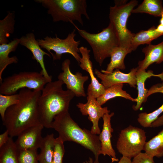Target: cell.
<instances>
[{"label":"cell","instance_id":"obj_28","mask_svg":"<svg viewBox=\"0 0 163 163\" xmlns=\"http://www.w3.org/2000/svg\"><path fill=\"white\" fill-rule=\"evenodd\" d=\"M163 112V104L158 108L151 113L142 112L139 113L137 119L138 122L143 127H151V124Z\"/></svg>","mask_w":163,"mask_h":163},{"label":"cell","instance_id":"obj_35","mask_svg":"<svg viewBox=\"0 0 163 163\" xmlns=\"http://www.w3.org/2000/svg\"><path fill=\"white\" fill-rule=\"evenodd\" d=\"M131 158L122 156L117 163H131Z\"/></svg>","mask_w":163,"mask_h":163},{"label":"cell","instance_id":"obj_23","mask_svg":"<svg viewBox=\"0 0 163 163\" xmlns=\"http://www.w3.org/2000/svg\"><path fill=\"white\" fill-rule=\"evenodd\" d=\"M55 138L53 134H47L43 138L38 154L39 163H53L54 144Z\"/></svg>","mask_w":163,"mask_h":163},{"label":"cell","instance_id":"obj_8","mask_svg":"<svg viewBox=\"0 0 163 163\" xmlns=\"http://www.w3.org/2000/svg\"><path fill=\"white\" fill-rule=\"evenodd\" d=\"M75 30L69 33L65 39H61L56 35V37L46 36L43 39L37 40L41 48L46 49L51 55L53 60H60L62 55L68 53L71 55L79 64L81 57L78 46L80 41L75 39Z\"/></svg>","mask_w":163,"mask_h":163},{"label":"cell","instance_id":"obj_10","mask_svg":"<svg viewBox=\"0 0 163 163\" xmlns=\"http://www.w3.org/2000/svg\"><path fill=\"white\" fill-rule=\"evenodd\" d=\"M70 60L65 59L62 64V72L58 77V80L66 84L67 89L72 92L77 97H85L84 85L89 78L88 75H83L82 73L77 72L74 74L71 72L70 66Z\"/></svg>","mask_w":163,"mask_h":163},{"label":"cell","instance_id":"obj_1","mask_svg":"<svg viewBox=\"0 0 163 163\" xmlns=\"http://www.w3.org/2000/svg\"><path fill=\"white\" fill-rule=\"evenodd\" d=\"M41 93L26 88L19 90L18 102L7 109L2 121L10 136H18L27 129L41 124L38 108Z\"/></svg>","mask_w":163,"mask_h":163},{"label":"cell","instance_id":"obj_34","mask_svg":"<svg viewBox=\"0 0 163 163\" xmlns=\"http://www.w3.org/2000/svg\"><path fill=\"white\" fill-rule=\"evenodd\" d=\"M163 126V114L159 117L151 125V127H156Z\"/></svg>","mask_w":163,"mask_h":163},{"label":"cell","instance_id":"obj_25","mask_svg":"<svg viewBox=\"0 0 163 163\" xmlns=\"http://www.w3.org/2000/svg\"><path fill=\"white\" fill-rule=\"evenodd\" d=\"M143 150L145 153L153 158L163 157V129L146 142Z\"/></svg>","mask_w":163,"mask_h":163},{"label":"cell","instance_id":"obj_11","mask_svg":"<svg viewBox=\"0 0 163 163\" xmlns=\"http://www.w3.org/2000/svg\"><path fill=\"white\" fill-rule=\"evenodd\" d=\"M87 102L85 104L79 103L77 106L83 115L88 116V119L92 124L90 130L91 133L99 134L101 130L98 125L99 120L104 115L109 113L110 110L107 107H102L97 99L91 94L87 93Z\"/></svg>","mask_w":163,"mask_h":163},{"label":"cell","instance_id":"obj_22","mask_svg":"<svg viewBox=\"0 0 163 163\" xmlns=\"http://www.w3.org/2000/svg\"><path fill=\"white\" fill-rule=\"evenodd\" d=\"M123 84H117L106 88L104 93L97 98V101L101 106L109 100L120 97L136 102V98L132 97L126 91L123 90Z\"/></svg>","mask_w":163,"mask_h":163},{"label":"cell","instance_id":"obj_27","mask_svg":"<svg viewBox=\"0 0 163 163\" xmlns=\"http://www.w3.org/2000/svg\"><path fill=\"white\" fill-rule=\"evenodd\" d=\"M14 13L9 11L7 16L0 21V44L8 43V38L14 31Z\"/></svg>","mask_w":163,"mask_h":163},{"label":"cell","instance_id":"obj_32","mask_svg":"<svg viewBox=\"0 0 163 163\" xmlns=\"http://www.w3.org/2000/svg\"><path fill=\"white\" fill-rule=\"evenodd\" d=\"M131 163H155L153 158L145 153L141 152L133 158Z\"/></svg>","mask_w":163,"mask_h":163},{"label":"cell","instance_id":"obj_12","mask_svg":"<svg viewBox=\"0 0 163 163\" xmlns=\"http://www.w3.org/2000/svg\"><path fill=\"white\" fill-rule=\"evenodd\" d=\"M43 127L40 124L28 128L20 134L14 142L18 150L40 148L43 138L42 136Z\"/></svg>","mask_w":163,"mask_h":163},{"label":"cell","instance_id":"obj_2","mask_svg":"<svg viewBox=\"0 0 163 163\" xmlns=\"http://www.w3.org/2000/svg\"><path fill=\"white\" fill-rule=\"evenodd\" d=\"M64 83L60 80L47 83L41 91L38 101V108L41 124L51 128L55 117L68 111L71 101L75 96L71 91L65 90Z\"/></svg>","mask_w":163,"mask_h":163},{"label":"cell","instance_id":"obj_21","mask_svg":"<svg viewBox=\"0 0 163 163\" xmlns=\"http://www.w3.org/2000/svg\"><path fill=\"white\" fill-rule=\"evenodd\" d=\"M163 35L157 32L156 27L153 26L147 30H141L136 34H134L131 43V48L135 50L139 46L146 44H151L152 41Z\"/></svg>","mask_w":163,"mask_h":163},{"label":"cell","instance_id":"obj_37","mask_svg":"<svg viewBox=\"0 0 163 163\" xmlns=\"http://www.w3.org/2000/svg\"><path fill=\"white\" fill-rule=\"evenodd\" d=\"M161 18L160 20V24L163 25V13L162 14L161 16Z\"/></svg>","mask_w":163,"mask_h":163},{"label":"cell","instance_id":"obj_30","mask_svg":"<svg viewBox=\"0 0 163 163\" xmlns=\"http://www.w3.org/2000/svg\"><path fill=\"white\" fill-rule=\"evenodd\" d=\"M37 150L27 149L18 150L19 163H37Z\"/></svg>","mask_w":163,"mask_h":163},{"label":"cell","instance_id":"obj_33","mask_svg":"<svg viewBox=\"0 0 163 163\" xmlns=\"http://www.w3.org/2000/svg\"><path fill=\"white\" fill-rule=\"evenodd\" d=\"M10 137L9 133L6 130L0 135V148L7 142Z\"/></svg>","mask_w":163,"mask_h":163},{"label":"cell","instance_id":"obj_15","mask_svg":"<svg viewBox=\"0 0 163 163\" xmlns=\"http://www.w3.org/2000/svg\"><path fill=\"white\" fill-rule=\"evenodd\" d=\"M20 44L29 50L33 54L32 59L39 63L41 68L40 72L50 82L52 81V76L50 75L46 69L44 61V56L50 57V54L42 50L33 33H29L20 38Z\"/></svg>","mask_w":163,"mask_h":163},{"label":"cell","instance_id":"obj_19","mask_svg":"<svg viewBox=\"0 0 163 163\" xmlns=\"http://www.w3.org/2000/svg\"><path fill=\"white\" fill-rule=\"evenodd\" d=\"M20 39L14 38L7 43L0 44V83L2 81V74L7 66L12 63H16L18 59L15 56L9 57L10 53L15 51L20 44Z\"/></svg>","mask_w":163,"mask_h":163},{"label":"cell","instance_id":"obj_26","mask_svg":"<svg viewBox=\"0 0 163 163\" xmlns=\"http://www.w3.org/2000/svg\"><path fill=\"white\" fill-rule=\"evenodd\" d=\"M0 163H19L18 150L12 137L0 148Z\"/></svg>","mask_w":163,"mask_h":163},{"label":"cell","instance_id":"obj_14","mask_svg":"<svg viewBox=\"0 0 163 163\" xmlns=\"http://www.w3.org/2000/svg\"><path fill=\"white\" fill-rule=\"evenodd\" d=\"M82 57L80 61L79 66L82 69L87 72L91 79V82L88 85L87 93L91 94L96 98L104 94L106 88L99 82L95 77L93 72L92 63L90 60V50L83 46L79 48Z\"/></svg>","mask_w":163,"mask_h":163},{"label":"cell","instance_id":"obj_20","mask_svg":"<svg viewBox=\"0 0 163 163\" xmlns=\"http://www.w3.org/2000/svg\"><path fill=\"white\" fill-rule=\"evenodd\" d=\"M132 52L125 48L118 46L115 48L111 53L110 60L108 64L106 70H102L101 72L104 74L112 72L114 69L124 70L126 66L124 59L126 56Z\"/></svg>","mask_w":163,"mask_h":163},{"label":"cell","instance_id":"obj_31","mask_svg":"<svg viewBox=\"0 0 163 163\" xmlns=\"http://www.w3.org/2000/svg\"><path fill=\"white\" fill-rule=\"evenodd\" d=\"M64 142L58 136L55 139L53 149V163H62L65 150Z\"/></svg>","mask_w":163,"mask_h":163},{"label":"cell","instance_id":"obj_38","mask_svg":"<svg viewBox=\"0 0 163 163\" xmlns=\"http://www.w3.org/2000/svg\"><path fill=\"white\" fill-rule=\"evenodd\" d=\"M84 163H93L92 159L91 158H90L89 161L84 162Z\"/></svg>","mask_w":163,"mask_h":163},{"label":"cell","instance_id":"obj_17","mask_svg":"<svg viewBox=\"0 0 163 163\" xmlns=\"http://www.w3.org/2000/svg\"><path fill=\"white\" fill-rule=\"evenodd\" d=\"M152 76L159 78L163 82V71L160 74H155L152 70L146 71L145 70L139 69L138 67L136 77L138 95L136 98V104L133 106L134 110H138L141 107L142 103L146 101L148 90L145 88V82L147 78Z\"/></svg>","mask_w":163,"mask_h":163},{"label":"cell","instance_id":"obj_16","mask_svg":"<svg viewBox=\"0 0 163 163\" xmlns=\"http://www.w3.org/2000/svg\"><path fill=\"white\" fill-rule=\"evenodd\" d=\"M114 115L113 112L110 114L107 113L104 115L102 117L103 128L99 136L101 146L100 155L109 156L111 158L112 163L118 161L112 146L111 140L112 133L113 131L111 125V119Z\"/></svg>","mask_w":163,"mask_h":163},{"label":"cell","instance_id":"obj_3","mask_svg":"<svg viewBox=\"0 0 163 163\" xmlns=\"http://www.w3.org/2000/svg\"><path fill=\"white\" fill-rule=\"evenodd\" d=\"M52 128L59 134V137L64 142L72 141L77 143L93 153L94 163H99L101 143L99 136L91 131L82 129L72 119L68 111L62 113L54 118Z\"/></svg>","mask_w":163,"mask_h":163},{"label":"cell","instance_id":"obj_5","mask_svg":"<svg viewBox=\"0 0 163 163\" xmlns=\"http://www.w3.org/2000/svg\"><path fill=\"white\" fill-rule=\"evenodd\" d=\"M79 35L85 39L92 48L94 58L101 66L104 59L110 57L116 47L119 46L117 37L112 24L97 34L90 33L78 28L73 24Z\"/></svg>","mask_w":163,"mask_h":163},{"label":"cell","instance_id":"obj_4","mask_svg":"<svg viewBox=\"0 0 163 163\" xmlns=\"http://www.w3.org/2000/svg\"><path fill=\"white\" fill-rule=\"evenodd\" d=\"M35 2L47 9V13L54 22L61 21L73 25V21H77L82 26V16L84 15L88 19L90 18L85 0H36Z\"/></svg>","mask_w":163,"mask_h":163},{"label":"cell","instance_id":"obj_9","mask_svg":"<svg viewBox=\"0 0 163 163\" xmlns=\"http://www.w3.org/2000/svg\"><path fill=\"white\" fill-rule=\"evenodd\" d=\"M146 140L145 133L143 129L130 125L120 132L117 148L123 156L131 159L141 152Z\"/></svg>","mask_w":163,"mask_h":163},{"label":"cell","instance_id":"obj_13","mask_svg":"<svg viewBox=\"0 0 163 163\" xmlns=\"http://www.w3.org/2000/svg\"><path fill=\"white\" fill-rule=\"evenodd\" d=\"M138 67L132 69L128 73L116 69L112 72L104 74L97 69L94 71V74L101 81V84L107 88L113 85L127 83L133 88H136V73Z\"/></svg>","mask_w":163,"mask_h":163},{"label":"cell","instance_id":"obj_29","mask_svg":"<svg viewBox=\"0 0 163 163\" xmlns=\"http://www.w3.org/2000/svg\"><path fill=\"white\" fill-rule=\"evenodd\" d=\"M19 99L18 93L10 95L0 94V114L2 121L4 119L5 113L7 109L17 104Z\"/></svg>","mask_w":163,"mask_h":163},{"label":"cell","instance_id":"obj_36","mask_svg":"<svg viewBox=\"0 0 163 163\" xmlns=\"http://www.w3.org/2000/svg\"><path fill=\"white\" fill-rule=\"evenodd\" d=\"M156 31L163 35V25L159 24L156 28Z\"/></svg>","mask_w":163,"mask_h":163},{"label":"cell","instance_id":"obj_18","mask_svg":"<svg viewBox=\"0 0 163 163\" xmlns=\"http://www.w3.org/2000/svg\"><path fill=\"white\" fill-rule=\"evenodd\" d=\"M145 54L144 59L138 63L139 69L146 70L154 63L163 62V41L157 45H148L142 49Z\"/></svg>","mask_w":163,"mask_h":163},{"label":"cell","instance_id":"obj_6","mask_svg":"<svg viewBox=\"0 0 163 163\" xmlns=\"http://www.w3.org/2000/svg\"><path fill=\"white\" fill-rule=\"evenodd\" d=\"M138 1L132 0L128 3L125 1H115V5L110 8V23L113 26L118 40L119 46L132 51L131 43L134 33L127 28L126 24L134 7L137 5Z\"/></svg>","mask_w":163,"mask_h":163},{"label":"cell","instance_id":"obj_24","mask_svg":"<svg viewBox=\"0 0 163 163\" xmlns=\"http://www.w3.org/2000/svg\"><path fill=\"white\" fill-rule=\"evenodd\" d=\"M132 13H146L156 17H161L163 13L162 1L159 0H144Z\"/></svg>","mask_w":163,"mask_h":163},{"label":"cell","instance_id":"obj_7","mask_svg":"<svg viewBox=\"0 0 163 163\" xmlns=\"http://www.w3.org/2000/svg\"><path fill=\"white\" fill-rule=\"evenodd\" d=\"M49 82L40 72H20L2 80L0 83V93L5 95L14 94L18 90L24 88L42 91Z\"/></svg>","mask_w":163,"mask_h":163},{"label":"cell","instance_id":"obj_39","mask_svg":"<svg viewBox=\"0 0 163 163\" xmlns=\"http://www.w3.org/2000/svg\"><path fill=\"white\" fill-rule=\"evenodd\" d=\"M37 163H39V162H38Z\"/></svg>","mask_w":163,"mask_h":163}]
</instances>
